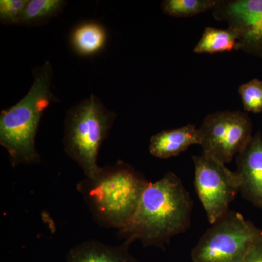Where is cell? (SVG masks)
Wrapping results in <instances>:
<instances>
[{
    "instance_id": "6da1fadb",
    "label": "cell",
    "mask_w": 262,
    "mask_h": 262,
    "mask_svg": "<svg viewBox=\"0 0 262 262\" xmlns=\"http://www.w3.org/2000/svg\"><path fill=\"white\" fill-rule=\"evenodd\" d=\"M193 201L181 179L172 172L150 182L143 193L135 214L118 236L127 242L136 239L144 246L164 248L174 236L191 225Z\"/></svg>"
},
{
    "instance_id": "7a4b0ae2",
    "label": "cell",
    "mask_w": 262,
    "mask_h": 262,
    "mask_svg": "<svg viewBox=\"0 0 262 262\" xmlns=\"http://www.w3.org/2000/svg\"><path fill=\"white\" fill-rule=\"evenodd\" d=\"M149 183L130 165L119 160L100 168L92 178L81 181L77 190L98 225L120 229L135 214Z\"/></svg>"
},
{
    "instance_id": "3957f363",
    "label": "cell",
    "mask_w": 262,
    "mask_h": 262,
    "mask_svg": "<svg viewBox=\"0 0 262 262\" xmlns=\"http://www.w3.org/2000/svg\"><path fill=\"white\" fill-rule=\"evenodd\" d=\"M33 77L27 94L0 114V144L8 151L13 166L40 161L35 147L36 134L46 108L58 101L52 92L53 71L49 61L34 68Z\"/></svg>"
},
{
    "instance_id": "277c9868",
    "label": "cell",
    "mask_w": 262,
    "mask_h": 262,
    "mask_svg": "<svg viewBox=\"0 0 262 262\" xmlns=\"http://www.w3.org/2000/svg\"><path fill=\"white\" fill-rule=\"evenodd\" d=\"M116 117L117 114L94 95L81 101L67 114L64 149L82 168L87 178H92L99 170L98 151Z\"/></svg>"
},
{
    "instance_id": "5b68a950",
    "label": "cell",
    "mask_w": 262,
    "mask_h": 262,
    "mask_svg": "<svg viewBox=\"0 0 262 262\" xmlns=\"http://www.w3.org/2000/svg\"><path fill=\"white\" fill-rule=\"evenodd\" d=\"M261 236L251 221L229 211L202 236L191 257L193 262H241Z\"/></svg>"
},
{
    "instance_id": "8992f818",
    "label": "cell",
    "mask_w": 262,
    "mask_h": 262,
    "mask_svg": "<svg viewBox=\"0 0 262 262\" xmlns=\"http://www.w3.org/2000/svg\"><path fill=\"white\" fill-rule=\"evenodd\" d=\"M252 123L241 111L216 112L205 117L198 128L203 152L224 164L232 162L252 139Z\"/></svg>"
},
{
    "instance_id": "52a82bcc",
    "label": "cell",
    "mask_w": 262,
    "mask_h": 262,
    "mask_svg": "<svg viewBox=\"0 0 262 262\" xmlns=\"http://www.w3.org/2000/svg\"><path fill=\"white\" fill-rule=\"evenodd\" d=\"M192 159L196 194L213 225L229 211V205L239 192V177L225 164L206 153Z\"/></svg>"
},
{
    "instance_id": "ba28073f",
    "label": "cell",
    "mask_w": 262,
    "mask_h": 262,
    "mask_svg": "<svg viewBox=\"0 0 262 262\" xmlns=\"http://www.w3.org/2000/svg\"><path fill=\"white\" fill-rule=\"evenodd\" d=\"M213 15L237 33V51L262 58V0H218Z\"/></svg>"
},
{
    "instance_id": "9c48e42d",
    "label": "cell",
    "mask_w": 262,
    "mask_h": 262,
    "mask_svg": "<svg viewBox=\"0 0 262 262\" xmlns=\"http://www.w3.org/2000/svg\"><path fill=\"white\" fill-rule=\"evenodd\" d=\"M241 186L246 201L262 209V134L258 130L236 158Z\"/></svg>"
},
{
    "instance_id": "30bf717a",
    "label": "cell",
    "mask_w": 262,
    "mask_h": 262,
    "mask_svg": "<svg viewBox=\"0 0 262 262\" xmlns=\"http://www.w3.org/2000/svg\"><path fill=\"white\" fill-rule=\"evenodd\" d=\"M194 144H200L198 128L187 125L174 130L160 131L151 136L149 151L153 156L167 159L180 155Z\"/></svg>"
},
{
    "instance_id": "8fae6325",
    "label": "cell",
    "mask_w": 262,
    "mask_h": 262,
    "mask_svg": "<svg viewBox=\"0 0 262 262\" xmlns=\"http://www.w3.org/2000/svg\"><path fill=\"white\" fill-rule=\"evenodd\" d=\"M130 243L108 246L96 241H84L69 251L66 262H140L129 251Z\"/></svg>"
},
{
    "instance_id": "7c38bea8",
    "label": "cell",
    "mask_w": 262,
    "mask_h": 262,
    "mask_svg": "<svg viewBox=\"0 0 262 262\" xmlns=\"http://www.w3.org/2000/svg\"><path fill=\"white\" fill-rule=\"evenodd\" d=\"M107 31L102 24L87 20L77 24L70 33L71 47L80 56H96L106 47Z\"/></svg>"
},
{
    "instance_id": "4fadbf2b",
    "label": "cell",
    "mask_w": 262,
    "mask_h": 262,
    "mask_svg": "<svg viewBox=\"0 0 262 262\" xmlns=\"http://www.w3.org/2000/svg\"><path fill=\"white\" fill-rule=\"evenodd\" d=\"M238 34L233 29H220L208 27L203 31V35L194 48L196 53H223L237 51Z\"/></svg>"
},
{
    "instance_id": "5bb4252c",
    "label": "cell",
    "mask_w": 262,
    "mask_h": 262,
    "mask_svg": "<svg viewBox=\"0 0 262 262\" xmlns=\"http://www.w3.org/2000/svg\"><path fill=\"white\" fill-rule=\"evenodd\" d=\"M63 0H29L18 25L34 27L58 16L64 9Z\"/></svg>"
},
{
    "instance_id": "9a60e30c",
    "label": "cell",
    "mask_w": 262,
    "mask_h": 262,
    "mask_svg": "<svg viewBox=\"0 0 262 262\" xmlns=\"http://www.w3.org/2000/svg\"><path fill=\"white\" fill-rule=\"evenodd\" d=\"M217 3L218 0H165L161 8L169 16L189 18L214 10Z\"/></svg>"
},
{
    "instance_id": "2e32d148",
    "label": "cell",
    "mask_w": 262,
    "mask_h": 262,
    "mask_svg": "<svg viewBox=\"0 0 262 262\" xmlns=\"http://www.w3.org/2000/svg\"><path fill=\"white\" fill-rule=\"evenodd\" d=\"M244 110L248 113H262V81L253 79L239 88Z\"/></svg>"
},
{
    "instance_id": "e0dca14e",
    "label": "cell",
    "mask_w": 262,
    "mask_h": 262,
    "mask_svg": "<svg viewBox=\"0 0 262 262\" xmlns=\"http://www.w3.org/2000/svg\"><path fill=\"white\" fill-rule=\"evenodd\" d=\"M29 0H1L0 1V21L2 24H17L28 4Z\"/></svg>"
},
{
    "instance_id": "ac0fdd59",
    "label": "cell",
    "mask_w": 262,
    "mask_h": 262,
    "mask_svg": "<svg viewBox=\"0 0 262 262\" xmlns=\"http://www.w3.org/2000/svg\"><path fill=\"white\" fill-rule=\"evenodd\" d=\"M241 262H262V236L253 244Z\"/></svg>"
}]
</instances>
